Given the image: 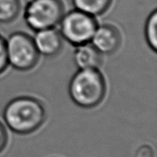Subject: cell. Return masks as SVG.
Masks as SVG:
<instances>
[{"instance_id":"obj_9","label":"cell","mask_w":157,"mask_h":157,"mask_svg":"<svg viewBox=\"0 0 157 157\" xmlns=\"http://www.w3.org/2000/svg\"><path fill=\"white\" fill-rule=\"evenodd\" d=\"M75 10L91 16L104 14L111 6L113 0H72Z\"/></svg>"},{"instance_id":"obj_11","label":"cell","mask_w":157,"mask_h":157,"mask_svg":"<svg viewBox=\"0 0 157 157\" xmlns=\"http://www.w3.org/2000/svg\"><path fill=\"white\" fill-rule=\"evenodd\" d=\"M145 38L148 45L155 52H157V11L149 15L145 23Z\"/></svg>"},{"instance_id":"obj_2","label":"cell","mask_w":157,"mask_h":157,"mask_svg":"<svg viewBox=\"0 0 157 157\" xmlns=\"http://www.w3.org/2000/svg\"><path fill=\"white\" fill-rule=\"evenodd\" d=\"M106 80L98 68L79 69L72 77L68 86L71 100L83 108L98 106L105 97Z\"/></svg>"},{"instance_id":"obj_8","label":"cell","mask_w":157,"mask_h":157,"mask_svg":"<svg viewBox=\"0 0 157 157\" xmlns=\"http://www.w3.org/2000/svg\"><path fill=\"white\" fill-rule=\"evenodd\" d=\"M101 55L90 42L80 45L75 50V64L79 69L98 68L102 63Z\"/></svg>"},{"instance_id":"obj_6","label":"cell","mask_w":157,"mask_h":157,"mask_svg":"<svg viewBox=\"0 0 157 157\" xmlns=\"http://www.w3.org/2000/svg\"><path fill=\"white\" fill-rule=\"evenodd\" d=\"M90 41L100 53L113 54L119 48L122 38L115 26L105 24L97 26Z\"/></svg>"},{"instance_id":"obj_10","label":"cell","mask_w":157,"mask_h":157,"mask_svg":"<svg viewBox=\"0 0 157 157\" xmlns=\"http://www.w3.org/2000/svg\"><path fill=\"white\" fill-rule=\"evenodd\" d=\"M21 4L20 0H0V23H10L19 16Z\"/></svg>"},{"instance_id":"obj_1","label":"cell","mask_w":157,"mask_h":157,"mask_svg":"<svg viewBox=\"0 0 157 157\" xmlns=\"http://www.w3.org/2000/svg\"><path fill=\"white\" fill-rule=\"evenodd\" d=\"M4 119L14 133L30 134L46 120V110L39 100L30 96L14 98L4 110Z\"/></svg>"},{"instance_id":"obj_7","label":"cell","mask_w":157,"mask_h":157,"mask_svg":"<svg viewBox=\"0 0 157 157\" xmlns=\"http://www.w3.org/2000/svg\"><path fill=\"white\" fill-rule=\"evenodd\" d=\"M33 41L38 53L46 57L56 56L63 48V37L54 28L36 31Z\"/></svg>"},{"instance_id":"obj_4","label":"cell","mask_w":157,"mask_h":157,"mask_svg":"<svg viewBox=\"0 0 157 157\" xmlns=\"http://www.w3.org/2000/svg\"><path fill=\"white\" fill-rule=\"evenodd\" d=\"M59 23L62 37L76 47L91 41L98 26L94 16L78 10L63 14Z\"/></svg>"},{"instance_id":"obj_5","label":"cell","mask_w":157,"mask_h":157,"mask_svg":"<svg viewBox=\"0 0 157 157\" xmlns=\"http://www.w3.org/2000/svg\"><path fill=\"white\" fill-rule=\"evenodd\" d=\"M6 41L9 64L20 71H27L36 65L39 59L33 38L25 32L11 34Z\"/></svg>"},{"instance_id":"obj_3","label":"cell","mask_w":157,"mask_h":157,"mask_svg":"<svg viewBox=\"0 0 157 157\" xmlns=\"http://www.w3.org/2000/svg\"><path fill=\"white\" fill-rule=\"evenodd\" d=\"M61 0H31L25 9L24 19L35 31L54 28L63 16Z\"/></svg>"},{"instance_id":"obj_14","label":"cell","mask_w":157,"mask_h":157,"mask_svg":"<svg viewBox=\"0 0 157 157\" xmlns=\"http://www.w3.org/2000/svg\"><path fill=\"white\" fill-rule=\"evenodd\" d=\"M8 144V133L4 126L0 123V153L4 151Z\"/></svg>"},{"instance_id":"obj_12","label":"cell","mask_w":157,"mask_h":157,"mask_svg":"<svg viewBox=\"0 0 157 157\" xmlns=\"http://www.w3.org/2000/svg\"><path fill=\"white\" fill-rule=\"evenodd\" d=\"M8 63L7 51H6V41L0 35V75L7 68Z\"/></svg>"},{"instance_id":"obj_13","label":"cell","mask_w":157,"mask_h":157,"mask_svg":"<svg viewBox=\"0 0 157 157\" xmlns=\"http://www.w3.org/2000/svg\"><path fill=\"white\" fill-rule=\"evenodd\" d=\"M135 157H155L153 148L150 145H142L136 151Z\"/></svg>"}]
</instances>
